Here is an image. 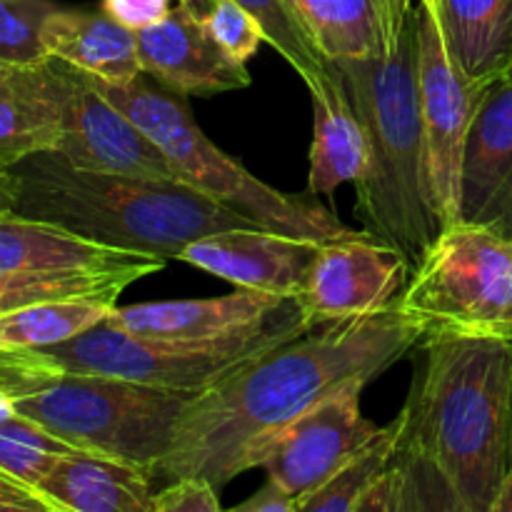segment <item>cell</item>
Returning a JSON list of instances; mask_svg holds the SVG:
<instances>
[{"mask_svg":"<svg viewBox=\"0 0 512 512\" xmlns=\"http://www.w3.org/2000/svg\"><path fill=\"white\" fill-rule=\"evenodd\" d=\"M423 338V325L398 300L378 313L313 325L195 395L153 480L198 475L223 490L243 475L240 460L255 440L353 380L370 385Z\"/></svg>","mask_w":512,"mask_h":512,"instance_id":"cell-1","label":"cell"},{"mask_svg":"<svg viewBox=\"0 0 512 512\" xmlns=\"http://www.w3.org/2000/svg\"><path fill=\"white\" fill-rule=\"evenodd\" d=\"M418 5L375 58L335 60L370 140V170L355 183V215L373 238L418 265L443 230L428 173L418 88Z\"/></svg>","mask_w":512,"mask_h":512,"instance_id":"cell-2","label":"cell"},{"mask_svg":"<svg viewBox=\"0 0 512 512\" xmlns=\"http://www.w3.org/2000/svg\"><path fill=\"white\" fill-rule=\"evenodd\" d=\"M403 408V443L433 458L465 512H490L508 473L512 340L430 335Z\"/></svg>","mask_w":512,"mask_h":512,"instance_id":"cell-3","label":"cell"},{"mask_svg":"<svg viewBox=\"0 0 512 512\" xmlns=\"http://www.w3.org/2000/svg\"><path fill=\"white\" fill-rule=\"evenodd\" d=\"M15 170L20 175L15 213L128 253L180 258L205 235L258 228L180 180L83 170L58 153L30 155Z\"/></svg>","mask_w":512,"mask_h":512,"instance_id":"cell-4","label":"cell"},{"mask_svg":"<svg viewBox=\"0 0 512 512\" xmlns=\"http://www.w3.org/2000/svg\"><path fill=\"white\" fill-rule=\"evenodd\" d=\"M0 390L13 398L18 415L80 453L138 465L150 475L195 398L105 375L60 373L25 350H0Z\"/></svg>","mask_w":512,"mask_h":512,"instance_id":"cell-5","label":"cell"},{"mask_svg":"<svg viewBox=\"0 0 512 512\" xmlns=\"http://www.w3.org/2000/svg\"><path fill=\"white\" fill-rule=\"evenodd\" d=\"M90 78L105 98L113 100L153 138L180 183L200 190L258 228L273 233L318 243L355 233L318 200L280 193L273 185L255 178L203 133L183 93L163 85L145 70H140L128 83H105L95 75Z\"/></svg>","mask_w":512,"mask_h":512,"instance_id":"cell-6","label":"cell"},{"mask_svg":"<svg viewBox=\"0 0 512 512\" xmlns=\"http://www.w3.org/2000/svg\"><path fill=\"white\" fill-rule=\"evenodd\" d=\"M398 305L425 338L512 340V238L493 225H448L418 260Z\"/></svg>","mask_w":512,"mask_h":512,"instance_id":"cell-7","label":"cell"},{"mask_svg":"<svg viewBox=\"0 0 512 512\" xmlns=\"http://www.w3.org/2000/svg\"><path fill=\"white\" fill-rule=\"evenodd\" d=\"M310 328L313 325L308 323V318L298 315L248 338L183 343V340H158L128 333L103 318L73 338L45 348H30L25 353L35 363L60 373L105 375V378L130 380L150 388L198 395L258 355L298 338Z\"/></svg>","mask_w":512,"mask_h":512,"instance_id":"cell-8","label":"cell"},{"mask_svg":"<svg viewBox=\"0 0 512 512\" xmlns=\"http://www.w3.org/2000/svg\"><path fill=\"white\" fill-rule=\"evenodd\" d=\"M365 385L353 380L275 433L255 440L240 460V473L265 470V478L283 485L298 505L303 503L383 433L360 408Z\"/></svg>","mask_w":512,"mask_h":512,"instance_id":"cell-9","label":"cell"},{"mask_svg":"<svg viewBox=\"0 0 512 512\" xmlns=\"http://www.w3.org/2000/svg\"><path fill=\"white\" fill-rule=\"evenodd\" d=\"M418 88L428 173L443 228L460 223V173L470 123L488 85L460 70L433 0H418Z\"/></svg>","mask_w":512,"mask_h":512,"instance_id":"cell-10","label":"cell"},{"mask_svg":"<svg viewBox=\"0 0 512 512\" xmlns=\"http://www.w3.org/2000/svg\"><path fill=\"white\" fill-rule=\"evenodd\" d=\"M413 263L393 245L363 233L328 240L298 295L310 325L390 308L408 285Z\"/></svg>","mask_w":512,"mask_h":512,"instance_id":"cell-11","label":"cell"},{"mask_svg":"<svg viewBox=\"0 0 512 512\" xmlns=\"http://www.w3.org/2000/svg\"><path fill=\"white\" fill-rule=\"evenodd\" d=\"M298 315H305L298 298L238 288L223 298L115 305L105 320L145 338L215 343L265 333Z\"/></svg>","mask_w":512,"mask_h":512,"instance_id":"cell-12","label":"cell"},{"mask_svg":"<svg viewBox=\"0 0 512 512\" xmlns=\"http://www.w3.org/2000/svg\"><path fill=\"white\" fill-rule=\"evenodd\" d=\"M53 153L83 170L178 180L153 138L113 100L105 98L88 73L73 65L63 135Z\"/></svg>","mask_w":512,"mask_h":512,"instance_id":"cell-13","label":"cell"},{"mask_svg":"<svg viewBox=\"0 0 512 512\" xmlns=\"http://www.w3.org/2000/svg\"><path fill=\"white\" fill-rule=\"evenodd\" d=\"M318 240L265 228H233L193 240L178 260L235 288L298 298L320 253Z\"/></svg>","mask_w":512,"mask_h":512,"instance_id":"cell-14","label":"cell"},{"mask_svg":"<svg viewBox=\"0 0 512 512\" xmlns=\"http://www.w3.org/2000/svg\"><path fill=\"white\" fill-rule=\"evenodd\" d=\"M460 220L512 238V70L485 88L470 123L460 173Z\"/></svg>","mask_w":512,"mask_h":512,"instance_id":"cell-15","label":"cell"},{"mask_svg":"<svg viewBox=\"0 0 512 512\" xmlns=\"http://www.w3.org/2000/svg\"><path fill=\"white\" fill-rule=\"evenodd\" d=\"M138 33L140 68L183 95H218L250 85L245 63L230 58L200 23L195 5L178 3Z\"/></svg>","mask_w":512,"mask_h":512,"instance_id":"cell-16","label":"cell"},{"mask_svg":"<svg viewBox=\"0 0 512 512\" xmlns=\"http://www.w3.org/2000/svg\"><path fill=\"white\" fill-rule=\"evenodd\" d=\"M68 98L70 65L63 60L0 63V160L18 165L30 155L58 150Z\"/></svg>","mask_w":512,"mask_h":512,"instance_id":"cell-17","label":"cell"},{"mask_svg":"<svg viewBox=\"0 0 512 512\" xmlns=\"http://www.w3.org/2000/svg\"><path fill=\"white\" fill-rule=\"evenodd\" d=\"M140 265L163 268L165 260L93 243L48 220L18 213L0 218V273H95Z\"/></svg>","mask_w":512,"mask_h":512,"instance_id":"cell-18","label":"cell"},{"mask_svg":"<svg viewBox=\"0 0 512 512\" xmlns=\"http://www.w3.org/2000/svg\"><path fill=\"white\" fill-rule=\"evenodd\" d=\"M53 512H153V475L90 453L63 455L38 483Z\"/></svg>","mask_w":512,"mask_h":512,"instance_id":"cell-19","label":"cell"},{"mask_svg":"<svg viewBox=\"0 0 512 512\" xmlns=\"http://www.w3.org/2000/svg\"><path fill=\"white\" fill-rule=\"evenodd\" d=\"M308 90L315 113L308 193L318 198L345 183H360L368 175L370 140L333 68Z\"/></svg>","mask_w":512,"mask_h":512,"instance_id":"cell-20","label":"cell"},{"mask_svg":"<svg viewBox=\"0 0 512 512\" xmlns=\"http://www.w3.org/2000/svg\"><path fill=\"white\" fill-rule=\"evenodd\" d=\"M328 63L375 58L385 50L418 0H290Z\"/></svg>","mask_w":512,"mask_h":512,"instance_id":"cell-21","label":"cell"},{"mask_svg":"<svg viewBox=\"0 0 512 512\" xmlns=\"http://www.w3.org/2000/svg\"><path fill=\"white\" fill-rule=\"evenodd\" d=\"M50 58H58L105 83H128L140 73L138 33L105 8L80 10L60 5L43 30Z\"/></svg>","mask_w":512,"mask_h":512,"instance_id":"cell-22","label":"cell"},{"mask_svg":"<svg viewBox=\"0 0 512 512\" xmlns=\"http://www.w3.org/2000/svg\"><path fill=\"white\" fill-rule=\"evenodd\" d=\"M455 63L475 83L512 70V0H433Z\"/></svg>","mask_w":512,"mask_h":512,"instance_id":"cell-23","label":"cell"},{"mask_svg":"<svg viewBox=\"0 0 512 512\" xmlns=\"http://www.w3.org/2000/svg\"><path fill=\"white\" fill-rule=\"evenodd\" d=\"M115 303L113 298H60L0 313V350L45 348L73 338L100 323Z\"/></svg>","mask_w":512,"mask_h":512,"instance_id":"cell-24","label":"cell"},{"mask_svg":"<svg viewBox=\"0 0 512 512\" xmlns=\"http://www.w3.org/2000/svg\"><path fill=\"white\" fill-rule=\"evenodd\" d=\"M158 265H140L123 270H75V273H0V313L60 298H113L135 280L158 273Z\"/></svg>","mask_w":512,"mask_h":512,"instance_id":"cell-25","label":"cell"},{"mask_svg":"<svg viewBox=\"0 0 512 512\" xmlns=\"http://www.w3.org/2000/svg\"><path fill=\"white\" fill-rule=\"evenodd\" d=\"M403 435V415L385 425L383 433L348 460L323 488L298 505V512H355L360 495L393 463Z\"/></svg>","mask_w":512,"mask_h":512,"instance_id":"cell-26","label":"cell"},{"mask_svg":"<svg viewBox=\"0 0 512 512\" xmlns=\"http://www.w3.org/2000/svg\"><path fill=\"white\" fill-rule=\"evenodd\" d=\"M243 5L255 23L263 30L265 43L273 45L280 55L290 63V68L305 80L308 88L330 73V65L323 55L315 50L298 10L290 0H235Z\"/></svg>","mask_w":512,"mask_h":512,"instance_id":"cell-27","label":"cell"},{"mask_svg":"<svg viewBox=\"0 0 512 512\" xmlns=\"http://www.w3.org/2000/svg\"><path fill=\"white\" fill-rule=\"evenodd\" d=\"M70 453L78 450L23 415H13L0 423V470L23 480L30 488H38L53 465Z\"/></svg>","mask_w":512,"mask_h":512,"instance_id":"cell-28","label":"cell"},{"mask_svg":"<svg viewBox=\"0 0 512 512\" xmlns=\"http://www.w3.org/2000/svg\"><path fill=\"white\" fill-rule=\"evenodd\" d=\"M393 465L400 478V512H465L443 468L418 448L403 443V435Z\"/></svg>","mask_w":512,"mask_h":512,"instance_id":"cell-29","label":"cell"},{"mask_svg":"<svg viewBox=\"0 0 512 512\" xmlns=\"http://www.w3.org/2000/svg\"><path fill=\"white\" fill-rule=\"evenodd\" d=\"M58 8L53 0H0V63L33 65L48 60L43 30Z\"/></svg>","mask_w":512,"mask_h":512,"instance_id":"cell-30","label":"cell"},{"mask_svg":"<svg viewBox=\"0 0 512 512\" xmlns=\"http://www.w3.org/2000/svg\"><path fill=\"white\" fill-rule=\"evenodd\" d=\"M193 3V0H190ZM208 8L198 10L200 23L208 30L210 38L238 63H248L258 53L260 43H265L263 30L255 23L253 15L235 0H205ZM195 5V3H193Z\"/></svg>","mask_w":512,"mask_h":512,"instance_id":"cell-31","label":"cell"},{"mask_svg":"<svg viewBox=\"0 0 512 512\" xmlns=\"http://www.w3.org/2000/svg\"><path fill=\"white\" fill-rule=\"evenodd\" d=\"M218 493L210 480L198 475L170 480L153 495V512H220Z\"/></svg>","mask_w":512,"mask_h":512,"instance_id":"cell-32","label":"cell"},{"mask_svg":"<svg viewBox=\"0 0 512 512\" xmlns=\"http://www.w3.org/2000/svg\"><path fill=\"white\" fill-rule=\"evenodd\" d=\"M170 3L173 0H103V8L130 30H143L165 18L173 8Z\"/></svg>","mask_w":512,"mask_h":512,"instance_id":"cell-33","label":"cell"},{"mask_svg":"<svg viewBox=\"0 0 512 512\" xmlns=\"http://www.w3.org/2000/svg\"><path fill=\"white\" fill-rule=\"evenodd\" d=\"M355 512H400V478L393 463L360 495Z\"/></svg>","mask_w":512,"mask_h":512,"instance_id":"cell-34","label":"cell"},{"mask_svg":"<svg viewBox=\"0 0 512 512\" xmlns=\"http://www.w3.org/2000/svg\"><path fill=\"white\" fill-rule=\"evenodd\" d=\"M0 512H53L43 495L23 480L0 470Z\"/></svg>","mask_w":512,"mask_h":512,"instance_id":"cell-35","label":"cell"},{"mask_svg":"<svg viewBox=\"0 0 512 512\" xmlns=\"http://www.w3.org/2000/svg\"><path fill=\"white\" fill-rule=\"evenodd\" d=\"M233 512H298V500L273 478H265L263 488L235 505Z\"/></svg>","mask_w":512,"mask_h":512,"instance_id":"cell-36","label":"cell"},{"mask_svg":"<svg viewBox=\"0 0 512 512\" xmlns=\"http://www.w3.org/2000/svg\"><path fill=\"white\" fill-rule=\"evenodd\" d=\"M20 200V175L15 165L0 160V218L13 215Z\"/></svg>","mask_w":512,"mask_h":512,"instance_id":"cell-37","label":"cell"},{"mask_svg":"<svg viewBox=\"0 0 512 512\" xmlns=\"http://www.w3.org/2000/svg\"><path fill=\"white\" fill-rule=\"evenodd\" d=\"M490 512H512V468H508V473H505Z\"/></svg>","mask_w":512,"mask_h":512,"instance_id":"cell-38","label":"cell"},{"mask_svg":"<svg viewBox=\"0 0 512 512\" xmlns=\"http://www.w3.org/2000/svg\"><path fill=\"white\" fill-rule=\"evenodd\" d=\"M13 415H18L13 398H10V395H5L3 390H0V423L10 420V418H13Z\"/></svg>","mask_w":512,"mask_h":512,"instance_id":"cell-39","label":"cell"},{"mask_svg":"<svg viewBox=\"0 0 512 512\" xmlns=\"http://www.w3.org/2000/svg\"><path fill=\"white\" fill-rule=\"evenodd\" d=\"M508 468H512V403H510V448H508Z\"/></svg>","mask_w":512,"mask_h":512,"instance_id":"cell-40","label":"cell"},{"mask_svg":"<svg viewBox=\"0 0 512 512\" xmlns=\"http://www.w3.org/2000/svg\"><path fill=\"white\" fill-rule=\"evenodd\" d=\"M178 3H188V0H178Z\"/></svg>","mask_w":512,"mask_h":512,"instance_id":"cell-41","label":"cell"}]
</instances>
